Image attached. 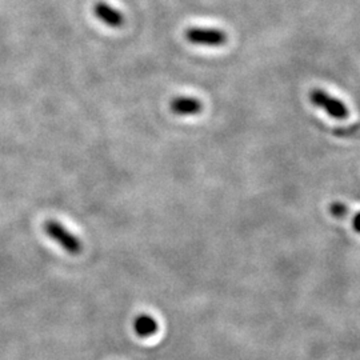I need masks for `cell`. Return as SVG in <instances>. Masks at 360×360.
Returning <instances> with one entry per match:
<instances>
[{"instance_id":"6da1fadb","label":"cell","mask_w":360,"mask_h":360,"mask_svg":"<svg viewBox=\"0 0 360 360\" xmlns=\"http://www.w3.org/2000/svg\"><path fill=\"white\" fill-rule=\"evenodd\" d=\"M44 232L48 238L58 243L60 247L71 255H78L83 251V244L72 232H70L63 224L57 220H47L44 221Z\"/></svg>"},{"instance_id":"7a4b0ae2","label":"cell","mask_w":360,"mask_h":360,"mask_svg":"<svg viewBox=\"0 0 360 360\" xmlns=\"http://www.w3.org/2000/svg\"><path fill=\"white\" fill-rule=\"evenodd\" d=\"M310 100H311L312 104H315L317 107H319L323 111H326L334 119H347L348 115H350L347 106L341 100L334 98L332 95H330L328 92H326L320 88L311 90Z\"/></svg>"},{"instance_id":"3957f363","label":"cell","mask_w":360,"mask_h":360,"mask_svg":"<svg viewBox=\"0 0 360 360\" xmlns=\"http://www.w3.org/2000/svg\"><path fill=\"white\" fill-rule=\"evenodd\" d=\"M184 37L191 44H197V46L220 47L227 43L226 32L218 28L191 27V28L186 30Z\"/></svg>"},{"instance_id":"277c9868","label":"cell","mask_w":360,"mask_h":360,"mask_svg":"<svg viewBox=\"0 0 360 360\" xmlns=\"http://www.w3.org/2000/svg\"><path fill=\"white\" fill-rule=\"evenodd\" d=\"M170 108L175 115L179 117H192L198 115L203 110L201 101L195 98H187V97H180L171 100Z\"/></svg>"},{"instance_id":"5b68a950","label":"cell","mask_w":360,"mask_h":360,"mask_svg":"<svg viewBox=\"0 0 360 360\" xmlns=\"http://www.w3.org/2000/svg\"><path fill=\"white\" fill-rule=\"evenodd\" d=\"M94 14L98 19L101 20L103 23H106L110 27H120L124 23V17L120 14L119 11L103 1L95 4Z\"/></svg>"},{"instance_id":"8992f818","label":"cell","mask_w":360,"mask_h":360,"mask_svg":"<svg viewBox=\"0 0 360 360\" xmlns=\"http://www.w3.org/2000/svg\"><path fill=\"white\" fill-rule=\"evenodd\" d=\"M134 330L140 338H150L158 332L159 326L151 315H139L134 321Z\"/></svg>"},{"instance_id":"52a82bcc","label":"cell","mask_w":360,"mask_h":360,"mask_svg":"<svg viewBox=\"0 0 360 360\" xmlns=\"http://www.w3.org/2000/svg\"><path fill=\"white\" fill-rule=\"evenodd\" d=\"M330 212L332 214V217L343 219V218H346V217L348 215L350 208H348L344 203H341V201H334V203L330 206Z\"/></svg>"},{"instance_id":"ba28073f","label":"cell","mask_w":360,"mask_h":360,"mask_svg":"<svg viewBox=\"0 0 360 360\" xmlns=\"http://www.w3.org/2000/svg\"><path fill=\"white\" fill-rule=\"evenodd\" d=\"M352 227H354V230H355L358 234H360V211L354 215V219H352Z\"/></svg>"}]
</instances>
